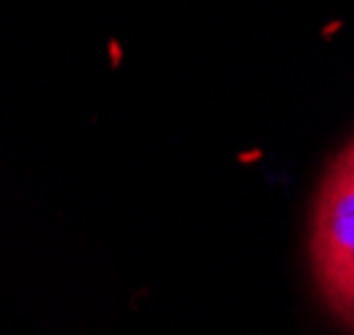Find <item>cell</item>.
Wrapping results in <instances>:
<instances>
[{
    "label": "cell",
    "instance_id": "6da1fadb",
    "mask_svg": "<svg viewBox=\"0 0 354 335\" xmlns=\"http://www.w3.org/2000/svg\"><path fill=\"white\" fill-rule=\"evenodd\" d=\"M309 264L325 306L354 333V136L330 160L315 194Z\"/></svg>",
    "mask_w": 354,
    "mask_h": 335
}]
</instances>
